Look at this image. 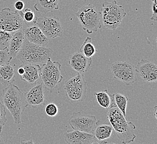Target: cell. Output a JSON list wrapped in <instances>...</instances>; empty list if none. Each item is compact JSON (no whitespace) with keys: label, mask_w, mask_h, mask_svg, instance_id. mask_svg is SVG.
Instances as JSON below:
<instances>
[{"label":"cell","mask_w":157,"mask_h":144,"mask_svg":"<svg viewBox=\"0 0 157 144\" xmlns=\"http://www.w3.org/2000/svg\"><path fill=\"white\" fill-rule=\"evenodd\" d=\"M114 99L115 105L124 115V117H126V109L129 98L128 96L121 94V93H116L114 94Z\"/></svg>","instance_id":"obj_24"},{"label":"cell","mask_w":157,"mask_h":144,"mask_svg":"<svg viewBox=\"0 0 157 144\" xmlns=\"http://www.w3.org/2000/svg\"><path fill=\"white\" fill-rule=\"evenodd\" d=\"M135 70L139 74L142 80L147 82H156L157 66L154 63L142 59L136 64Z\"/></svg>","instance_id":"obj_13"},{"label":"cell","mask_w":157,"mask_h":144,"mask_svg":"<svg viewBox=\"0 0 157 144\" xmlns=\"http://www.w3.org/2000/svg\"><path fill=\"white\" fill-rule=\"evenodd\" d=\"M24 31L20 30L12 33V37L8 47L10 55L12 59L16 57L24 43Z\"/></svg>","instance_id":"obj_19"},{"label":"cell","mask_w":157,"mask_h":144,"mask_svg":"<svg viewBox=\"0 0 157 144\" xmlns=\"http://www.w3.org/2000/svg\"><path fill=\"white\" fill-rule=\"evenodd\" d=\"M3 143H4V141H3V140H2V139L0 137V144H3Z\"/></svg>","instance_id":"obj_35"},{"label":"cell","mask_w":157,"mask_h":144,"mask_svg":"<svg viewBox=\"0 0 157 144\" xmlns=\"http://www.w3.org/2000/svg\"><path fill=\"white\" fill-rule=\"evenodd\" d=\"M2 126L0 125V133L2 131Z\"/></svg>","instance_id":"obj_36"},{"label":"cell","mask_w":157,"mask_h":144,"mask_svg":"<svg viewBox=\"0 0 157 144\" xmlns=\"http://www.w3.org/2000/svg\"><path fill=\"white\" fill-rule=\"evenodd\" d=\"M79 52L88 58L93 57L96 53L97 49L95 45L93 44L90 37H88L85 38L84 42L80 48Z\"/></svg>","instance_id":"obj_22"},{"label":"cell","mask_w":157,"mask_h":144,"mask_svg":"<svg viewBox=\"0 0 157 144\" xmlns=\"http://www.w3.org/2000/svg\"><path fill=\"white\" fill-rule=\"evenodd\" d=\"M25 7V3L23 1H17L15 3V8L16 11H22Z\"/></svg>","instance_id":"obj_31"},{"label":"cell","mask_w":157,"mask_h":144,"mask_svg":"<svg viewBox=\"0 0 157 144\" xmlns=\"http://www.w3.org/2000/svg\"><path fill=\"white\" fill-rule=\"evenodd\" d=\"M112 96V104L106 112L108 120L114 130L118 138L123 144L133 142L136 135L134 131L136 126L131 121H127V118L115 105L114 94Z\"/></svg>","instance_id":"obj_1"},{"label":"cell","mask_w":157,"mask_h":144,"mask_svg":"<svg viewBox=\"0 0 157 144\" xmlns=\"http://www.w3.org/2000/svg\"><path fill=\"white\" fill-rule=\"evenodd\" d=\"M34 9L37 12L46 14L59 9V0H37Z\"/></svg>","instance_id":"obj_20"},{"label":"cell","mask_w":157,"mask_h":144,"mask_svg":"<svg viewBox=\"0 0 157 144\" xmlns=\"http://www.w3.org/2000/svg\"><path fill=\"white\" fill-rule=\"evenodd\" d=\"M101 11L104 26L106 29L113 31H115L119 27L127 15L122 6L119 5L115 0L111 2H103Z\"/></svg>","instance_id":"obj_5"},{"label":"cell","mask_w":157,"mask_h":144,"mask_svg":"<svg viewBox=\"0 0 157 144\" xmlns=\"http://www.w3.org/2000/svg\"><path fill=\"white\" fill-rule=\"evenodd\" d=\"M84 30L88 34L97 32L101 28V13L93 5H85L75 13Z\"/></svg>","instance_id":"obj_4"},{"label":"cell","mask_w":157,"mask_h":144,"mask_svg":"<svg viewBox=\"0 0 157 144\" xmlns=\"http://www.w3.org/2000/svg\"><path fill=\"white\" fill-rule=\"evenodd\" d=\"M152 1V11L153 15L151 18L152 21L157 20V0H151Z\"/></svg>","instance_id":"obj_30"},{"label":"cell","mask_w":157,"mask_h":144,"mask_svg":"<svg viewBox=\"0 0 157 144\" xmlns=\"http://www.w3.org/2000/svg\"><path fill=\"white\" fill-rule=\"evenodd\" d=\"M33 23L39 27L45 36L48 39L61 37L63 34V29L59 18L57 16L37 17Z\"/></svg>","instance_id":"obj_8"},{"label":"cell","mask_w":157,"mask_h":144,"mask_svg":"<svg viewBox=\"0 0 157 144\" xmlns=\"http://www.w3.org/2000/svg\"><path fill=\"white\" fill-rule=\"evenodd\" d=\"M63 138L69 144H103L97 140L94 134L78 130L67 131L64 134Z\"/></svg>","instance_id":"obj_12"},{"label":"cell","mask_w":157,"mask_h":144,"mask_svg":"<svg viewBox=\"0 0 157 144\" xmlns=\"http://www.w3.org/2000/svg\"><path fill=\"white\" fill-rule=\"evenodd\" d=\"M12 33L4 31H0V50L8 48Z\"/></svg>","instance_id":"obj_25"},{"label":"cell","mask_w":157,"mask_h":144,"mask_svg":"<svg viewBox=\"0 0 157 144\" xmlns=\"http://www.w3.org/2000/svg\"><path fill=\"white\" fill-rule=\"evenodd\" d=\"M15 72L11 65L6 64L0 67V83L5 86L12 84L15 81Z\"/></svg>","instance_id":"obj_21"},{"label":"cell","mask_w":157,"mask_h":144,"mask_svg":"<svg viewBox=\"0 0 157 144\" xmlns=\"http://www.w3.org/2000/svg\"><path fill=\"white\" fill-rule=\"evenodd\" d=\"M112 75L115 79L127 85L135 83L137 80L136 70L133 64L125 61H118L111 66Z\"/></svg>","instance_id":"obj_10"},{"label":"cell","mask_w":157,"mask_h":144,"mask_svg":"<svg viewBox=\"0 0 157 144\" xmlns=\"http://www.w3.org/2000/svg\"><path fill=\"white\" fill-rule=\"evenodd\" d=\"M45 112L48 117H55L59 113V108L54 103H48L45 106Z\"/></svg>","instance_id":"obj_28"},{"label":"cell","mask_w":157,"mask_h":144,"mask_svg":"<svg viewBox=\"0 0 157 144\" xmlns=\"http://www.w3.org/2000/svg\"><path fill=\"white\" fill-rule=\"evenodd\" d=\"M21 144H33V141L31 140H22L20 141Z\"/></svg>","instance_id":"obj_33"},{"label":"cell","mask_w":157,"mask_h":144,"mask_svg":"<svg viewBox=\"0 0 157 144\" xmlns=\"http://www.w3.org/2000/svg\"><path fill=\"white\" fill-rule=\"evenodd\" d=\"M7 120L6 107L0 102V125L5 126Z\"/></svg>","instance_id":"obj_29"},{"label":"cell","mask_w":157,"mask_h":144,"mask_svg":"<svg viewBox=\"0 0 157 144\" xmlns=\"http://www.w3.org/2000/svg\"><path fill=\"white\" fill-rule=\"evenodd\" d=\"M69 64L76 72L82 74L90 69L92 64V58L85 57L80 52H75L70 56Z\"/></svg>","instance_id":"obj_15"},{"label":"cell","mask_w":157,"mask_h":144,"mask_svg":"<svg viewBox=\"0 0 157 144\" xmlns=\"http://www.w3.org/2000/svg\"><path fill=\"white\" fill-rule=\"evenodd\" d=\"M12 59V58L10 55L8 48L3 50H0V67L9 64Z\"/></svg>","instance_id":"obj_27"},{"label":"cell","mask_w":157,"mask_h":144,"mask_svg":"<svg viewBox=\"0 0 157 144\" xmlns=\"http://www.w3.org/2000/svg\"><path fill=\"white\" fill-rule=\"evenodd\" d=\"M17 12L20 15L24 21L27 23H30L32 22H34L37 17L35 13L30 9H25L24 12H22V11H17Z\"/></svg>","instance_id":"obj_26"},{"label":"cell","mask_w":157,"mask_h":144,"mask_svg":"<svg viewBox=\"0 0 157 144\" xmlns=\"http://www.w3.org/2000/svg\"><path fill=\"white\" fill-rule=\"evenodd\" d=\"M23 31L25 38L31 43L41 46H46L48 44L49 39L37 26L27 27Z\"/></svg>","instance_id":"obj_16"},{"label":"cell","mask_w":157,"mask_h":144,"mask_svg":"<svg viewBox=\"0 0 157 144\" xmlns=\"http://www.w3.org/2000/svg\"><path fill=\"white\" fill-rule=\"evenodd\" d=\"M24 21L17 11L6 7L0 11V31L11 33L22 30Z\"/></svg>","instance_id":"obj_9"},{"label":"cell","mask_w":157,"mask_h":144,"mask_svg":"<svg viewBox=\"0 0 157 144\" xmlns=\"http://www.w3.org/2000/svg\"><path fill=\"white\" fill-rule=\"evenodd\" d=\"M21 66L24 69V74L20 76L21 81L31 84L36 83L40 78V72L41 66L40 64H22Z\"/></svg>","instance_id":"obj_17"},{"label":"cell","mask_w":157,"mask_h":144,"mask_svg":"<svg viewBox=\"0 0 157 144\" xmlns=\"http://www.w3.org/2000/svg\"><path fill=\"white\" fill-rule=\"evenodd\" d=\"M40 77L46 89L52 93L58 84L63 81L61 75V64L58 62H52L49 58L41 67Z\"/></svg>","instance_id":"obj_7"},{"label":"cell","mask_w":157,"mask_h":144,"mask_svg":"<svg viewBox=\"0 0 157 144\" xmlns=\"http://www.w3.org/2000/svg\"><path fill=\"white\" fill-rule=\"evenodd\" d=\"M94 95L96 97L97 102L102 108L108 109L112 104V96L109 95L107 89L94 93Z\"/></svg>","instance_id":"obj_23"},{"label":"cell","mask_w":157,"mask_h":144,"mask_svg":"<svg viewBox=\"0 0 157 144\" xmlns=\"http://www.w3.org/2000/svg\"><path fill=\"white\" fill-rule=\"evenodd\" d=\"M86 84L84 75L80 73L67 79L63 83V88L67 100L71 103L84 101L86 94Z\"/></svg>","instance_id":"obj_6"},{"label":"cell","mask_w":157,"mask_h":144,"mask_svg":"<svg viewBox=\"0 0 157 144\" xmlns=\"http://www.w3.org/2000/svg\"><path fill=\"white\" fill-rule=\"evenodd\" d=\"M17 72H18V74L20 75V76L22 75L24 73V69L22 67L20 66L18 68V70H17Z\"/></svg>","instance_id":"obj_32"},{"label":"cell","mask_w":157,"mask_h":144,"mask_svg":"<svg viewBox=\"0 0 157 144\" xmlns=\"http://www.w3.org/2000/svg\"><path fill=\"white\" fill-rule=\"evenodd\" d=\"M25 96L28 105L33 108L41 106L45 104V95L42 83L37 84L31 88Z\"/></svg>","instance_id":"obj_14"},{"label":"cell","mask_w":157,"mask_h":144,"mask_svg":"<svg viewBox=\"0 0 157 144\" xmlns=\"http://www.w3.org/2000/svg\"><path fill=\"white\" fill-rule=\"evenodd\" d=\"M52 53V48L35 45L25 38L16 58L22 64H43L51 58Z\"/></svg>","instance_id":"obj_3"},{"label":"cell","mask_w":157,"mask_h":144,"mask_svg":"<svg viewBox=\"0 0 157 144\" xmlns=\"http://www.w3.org/2000/svg\"><path fill=\"white\" fill-rule=\"evenodd\" d=\"M3 104L12 115L15 123H21V117L28 106L25 94L15 84H10L2 90Z\"/></svg>","instance_id":"obj_2"},{"label":"cell","mask_w":157,"mask_h":144,"mask_svg":"<svg viewBox=\"0 0 157 144\" xmlns=\"http://www.w3.org/2000/svg\"><path fill=\"white\" fill-rule=\"evenodd\" d=\"M113 129L110 124L101 121H97L93 134L98 140L102 142L103 144H106L108 142L105 140L111 137Z\"/></svg>","instance_id":"obj_18"},{"label":"cell","mask_w":157,"mask_h":144,"mask_svg":"<svg viewBox=\"0 0 157 144\" xmlns=\"http://www.w3.org/2000/svg\"><path fill=\"white\" fill-rule=\"evenodd\" d=\"M157 105H155V106L154 107V116H155V119H157Z\"/></svg>","instance_id":"obj_34"},{"label":"cell","mask_w":157,"mask_h":144,"mask_svg":"<svg viewBox=\"0 0 157 144\" xmlns=\"http://www.w3.org/2000/svg\"><path fill=\"white\" fill-rule=\"evenodd\" d=\"M97 121L96 117L93 115L74 112L69 120V124L74 130L93 134Z\"/></svg>","instance_id":"obj_11"}]
</instances>
